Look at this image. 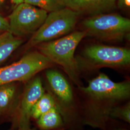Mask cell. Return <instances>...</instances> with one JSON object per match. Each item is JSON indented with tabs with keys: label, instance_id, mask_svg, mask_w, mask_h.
Listing matches in <instances>:
<instances>
[{
	"label": "cell",
	"instance_id": "6da1fadb",
	"mask_svg": "<svg viewBox=\"0 0 130 130\" xmlns=\"http://www.w3.org/2000/svg\"><path fill=\"white\" fill-rule=\"evenodd\" d=\"M79 89L86 96L84 102V124L102 130L107 126L112 109L130 96L129 81L116 83L104 73Z\"/></svg>",
	"mask_w": 130,
	"mask_h": 130
},
{
	"label": "cell",
	"instance_id": "7a4b0ae2",
	"mask_svg": "<svg viewBox=\"0 0 130 130\" xmlns=\"http://www.w3.org/2000/svg\"><path fill=\"white\" fill-rule=\"evenodd\" d=\"M84 31H76L55 41L39 44V51L54 63L60 65L73 82L78 84L79 66L75 58L77 47L84 37Z\"/></svg>",
	"mask_w": 130,
	"mask_h": 130
},
{
	"label": "cell",
	"instance_id": "3957f363",
	"mask_svg": "<svg viewBox=\"0 0 130 130\" xmlns=\"http://www.w3.org/2000/svg\"><path fill=\"white\" fill-rule=\"evenodd\" d=\"M79 14L66 7L50 12L27 43L28 47L51 41L71 31L78 21Z\"/></svg>",
	"mask_w": 130,
	"mask_h": 130
},
{
	"label": "cell",
	"instance_id": "277c9868",
	"mask_svg": "<svg viewBox=\"0 0 130 130\" xmlns=\"http://www.w3.org/2000/svg\"><path fill=\"white\" fill-rule=\"evenodd\" d=\"M83 25L86 36L104 40H121L130 33V19L117 14L93 15L85 19Z\"/></svg>",
	"mask_w": 130,
	"mask_h": 130
},
{
	"label": "cell",
	"instance_id": "5b68a950",
	"mask_svg": "<svg viewBox=\"0 0 130 130\" xmlns=\"http://www.w3.org/2000/svg\"><path fill=\"white\" fill-rule=\"evenodd\" d=\"M53 63L40 52H32L19 60L0 68V85L17 82H27Z\"/></svg>",
	"mask_w": 130,
	"mask_h": 130
},
{
	"label": "cell",
	"instance_id": "8992f818",
	"mask_svg": "<svg viewBox=\"0 0 130 130\" xmlns=\"http://www.w3.org/2000/svg\"><path fill=\"white\" fill-rule=\"evenodd\" d=\"M47 15L46 11L24 2L17 5L9 15V31L18 37L34 34Z\"/></svg>",
	"mask_w": 130,
	"mask_h": 130
},
{
	"label": "cell",
	"instance_id": "52a82bcc",
	"mask_svg": "<svg viewBox=\"0 0 130 130\" xmlns=\"http://www.w3.org/2000/svg\"><path fill=\"white\" fill-rule=\"evenodd\" d=\"M84 56L97 67H121L130 63V49L122 47L94 45L86 48Z\"/></svg>",
	"mask_w": 130,
	"mask_h": 130
},
{
	"label": "cell",
	"instance_id": "ba28073f",
	"mask_svg": "<svg viewBox=\"0 0 130 130\" xmlns=\"http://www.w3.org/2000/svg\"><path fill=\"white\" fill-rule=\"evenodd\" d=\"M44 93V89L40 77H35L28 83L21 95L18 111L15 119L12 121V126L17 128L19 124L30 123L31 110Z\"/></svg>",
	"mask_w": 130,
	"mask_h": 130
},
{
	"label": "cell",
	"instance_id": "9c48e42d",
	"mask_svg": "<svg viewBox=\"0 0 130 130\" xmlns=\"http://www.w3.org/2000/svg\"><path fill=\"white\" fill-rule=\"evenodd\" d=\"M15 83L0 85V119L13 121L17 116L21 95Z\"/></svg>",
	"mask_w": 130,
	"mask_h": 130
},
{
	"label": "cell",
	"instance_id": "30bf717a",
	"mask_svg": "<svg viewBox=\"0 0 130 130\" xmlns=\"http://www.w3.org/2000/svg\"><path fill=\"white\" fill-rule=\"evenodd\" d=\"M116 0H63L65 7L79 14L94 15L114 9Z\"/></svg>",
	"mask_w": 130,
	"mask_h": 130
},
{
	"label": "cell",
	"instance_id": "8fae6325",
	"mask_svg": "<svg viewBox=\"0 0 130 130\" xmlns=\"http://www.w3.org/2000/svg\"><path fill=\"white\" fill-rule=\"evenodd\" d=\"M46 77L52 91L58 100L64 105H71L73 101V94L70 84L64 76L55 70H49Z\"/></svg>",
	"mask_w": 130,
	"mask_h": 130
},
{
	"label": "cell",
	"instance_id": "7c38bea8",
	"mask_svg": "<svg viewBox=\"0 0 130 130\" xmlns=\"http://www.w3.org/2000/svg\"><path fill=\"white\" fill-rule=\"evenodd\" d=\"M62 113L58 106L52 107L37 120L38 127L42 130H56L64 126Z\"/></svg>",
	"mask_w": 130,
	"mask_h": 130
},
{
	"label": "cell",
	"instance_id": "4fadbf2b",
	"mask_svg": "<svg viewBox=\"0 0 130 130\" xmlns=\"http://www.w3.org/2000/svg\"><path fill=\"white\" fill-rule=\"evenodd\" d=\"M23 43L20 37L9 31L0 34V65L6 60Z\"/></svg>",
	"mask_w": 130,
	"mask_h": 130
},
{
	"label": "cell",
	"instance_id": "5bb4252c",
	"mask_svg": "<svg viewBox=\"0 0 130 130\" xmlns=\"http://www.w3.org/2000/svg\"><path fill=\"white\" fill-rule=\"evenodd\" d=\"M56 106L58 105L54 97L49 93H44L32 107L30 118L37 120L42 114Z\"/></svg>",
	"mask_w": 130,
	"mask_h": 130
},
{
	"label": "cell",
	"instance_id": "9a60e30c",
	"mask_svg": "<svg viewBox=\"0 0 130 130\" xmlns=\"http://www.w3.org/2000/svg\"><path fill=\"white\" fill-rule=\"evenodd\" d=\"M24 3L49 13L65 7L63 0H24Z\"/></svg>",
	"mask_w": 130,
	"mask_h": 130
},
{
	"label": "cell",
	"instance_id": "2e32d148",
	"mask_svg": "<svg viewBox=\"0 0 130 130\" xmlns=\"http://www.w3.org/2000/svg\"><path fill=\"white\" fill-rule=\"evenodd\" d=\"M110 118L120 119L130 123V104L127 103L123 106L114 107L109 114Z\"/></svg>",
	"mask_w": 130,
	"mask_h": 130
},
{
	"label": "cell",
	"instance_id": "e0dca14e",
	"mask_svg": "<svg viewBox=\"0 0 130 130\" xmlns=\"http://www.w3.org/2000/svg\"><path fill=\"white\" fill-rule=\"evenodd\" d=\"M9 31L8 20L0 15V34Z\"/></svg>",
	"mask_w": 130,
	"mask_h": 130
},
{
	"label": "cell",
	"instance_id": "ac0fdd59",
	"mask_svg": "<svg viewBox=\"0 0 130 130\" xmlns=\"http://www.w3.org/2000/svg\"><path fill=\"white\" fill-rule=\"evenodd\" d=\"M117 2L118 5L120 8L128 9L130 8V0H117Z\"/></svg>",
	"mask_w": 130,
	"mask_h": 130
},
{
	"label": "cell",
	"instance_id": "d6986e66",
	"mask_svg": "<svg viewBox=\"0 0 130 130\" xmlns=\"http://www.w3.org/2000/svg\"><path fill=\"white\" fill-rule=\"evenodd\" d=\"M17 130H37L35 128H31L30 123L19 124L17 126Z\"/></svg>",
	"mask_w": 130,
	"mask_h": 130
},
{
	"label": "cell",
	"instance_id": "ffe728a7",
	"mask_svg": "<svg viewBox=\"0 0 130 130\" xmlns=\"http://www.w3.org/2000/svg\"><path fill=\"white\" fill-rule=\"evenodd\" d=\"M11 1L16 6L20 5L24 2V0H11Z\"/></svg>",
	"mask_w": 130,
	"mask_h": 130
},
{
	"label": "cell",
	"instance_id": "44dd1931",
	"mask_svg": "<svg viewBox=\"0 0 130 130\" xmlns=\"http://www.w3.org/2000/svg\"><path fill=\"white\" fill-rule=\"evenodd\" d=\"M8 130H17V128L12 126V127H11V128Z\"/></svg>",
	"mask_w": 130,
	"mask_h": 130
},
{
	"label": "cell",
	"instance_id": "7402d4cb",
	"mask_svg": "<svg viewBox=\"0 0 130 130\" xmlns=\"http://www.w3.org/2000/svg\"><path fill=\"white\" fill-rule=\"evenodd\" d=\"M122 130V129H120V130Z\"/></svg>",
	"mask_w": 130,
	"mask_h": 130
},
{
	"label": "cell",
	"instance_id": "603a6c76",
	"mask_svg": "<svg viewBox=\"0 0 130 130\" xmlns=\"http://www.w3.org/2000/svg\"><path fill=\"white\" fill-rule=\"evenodd\" d=\"M1 0H0V2H1Z\"/></svg>",
	"mask_w": 130,
	"mask_h": 130
}]
</instances>
